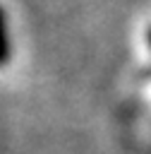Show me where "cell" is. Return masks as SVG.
Returning a JSON list of instances; mask_svg holds the SVG:
<instances>
[{
    "label": "cell",
    "mask_w": 151,
    "mask_h": 154,
    "mask_svg": "<svg viewBox=\"0 0 151 154\" xmlns=\"http://www.w3.org/2000/svg\"><path fill=\"white\" fill-rule=\"evenodd\" d=\"M7 36H5V26H2V12H0V65L7 60Z\"/></svg>",
    "instance_id": "1"
}]
</instances>
